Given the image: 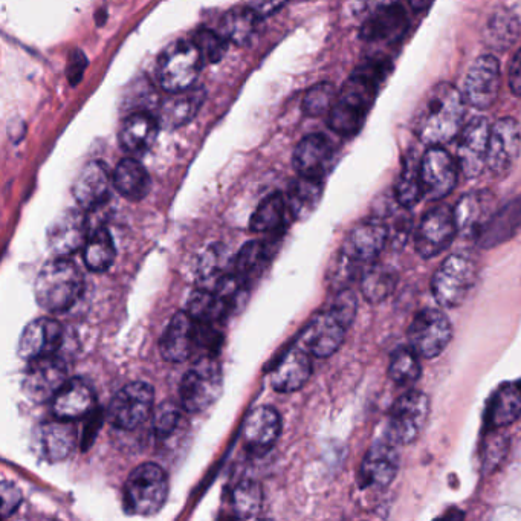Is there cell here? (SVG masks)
<instances>
[{
  "instance_id": "obj_5",
  "label": "cell",
  "mask_w": 521,
  "mask_h": 521,
  "mask_svg": "<svg viewBox=\"0 0 521 521\" xmlns=\"http://www.w3.org/2000/svg\"><path fill=\"white\" fill-rule=\"evenodd\" d=\"M205 60L193 40H178L158 60V81L169 94L193 88Z\"/></svg>"
},
{
  "instance_id": "obj_44",
  "label": "cell",
  "mask_w": 521,
  "mask_h": 521,
  "mask_svg": "<svg viewBox=\"0 0 521 521\" xmlns=\"http://www.w3.org/2000/svg\"><path fill=\"white\" fill-rule=\"evenodd\" d=\"M288 213L286 198L280 193L268 196L260 202L257 210L251 217L250 227L256 233H269L277 230L283 224L285 214Z\"/></svg>"
},
{
  "instance_id": "obj_40",
  "label": "cell",
  "mask_w": 521,
  "mask_h": 521,
  "mask_svg": "<svg viewBox=\"0 0 521 521\" xmlns=\"http://www.w3.org/2000/svg\"><path fill=\"white\" fill-rule=\"evenodd\" d=\"M520 31V20L514 13L508 10H497L486 23L483 37L489 48L505 51L517 42Z\"/></svg>"
},
{
  "instance_id": "obj_1",
  "label": "cell",
  "mask_w": 521,
  "mask_h": 521,
  "mask_svg": "<svg viewBox=\"0 0 521 521\" xmlns=\"http://www.w3.org/2000/svg\"><path fill=\"white\" fill-rule=\"evenodd\" d=\"M390 71L392 66L386 59L361 63L338 92L337 101L329 112V127L341 136L360 132Z\"/></svg>"
},
{
  "instance_id": "obj_49",
  "label": "cell",
  "mask_w": 521,
  "mask_h": 521,
  "mask_svg": "<svg viewBox=\"0 0 521 521\" xmlns=\"http://www.w3.org/2000/svg\"><path fill=\"white\" fill-rule=\"evenodd\" d=\"M184 408V407H182ZM175 402L166 401L159 405L153 418V430L158 439H169L184 424V413Z\"/></svg>"
},
{
  "instance_id": "obj_12",
  "label": "cell",
  "mask_w": 521,
  "mask_h": 521,
  "mask_svg": "<svg viewBox=\"0 0 521 521\" xmlns=\"http://www.w3.org/2000/svg\"><path fill=\"white\" fill-rule=\"evenodd\" d=\"M453 337L447 315L436 309H424L416 314L408 329L411 349L421 358H436L444 352Z\"/></svg>"
},
{
  "instance_id": "obj_7",
  "label": "cell",
  "mask_w": 521,
  "mask_h": 521,
  "mask_svg": "<svg viewBox=\"0 0 521 521\" xmlns=\"http://www.w3.org/2000/svg\"><path fill=\"white\" fill-rule=\"evenodd\" d=\"M476 280V265L470 259L450 256L434 272L431 289L439 305L444 308H457L470 295Z\"/></svg>"
},
{
  "instance_id": "obj_52",
  "label": "cell",
  "mask_w": 521,
  "mask_h": 521,
  "mask_svg": "<svg viewBox=\"0 0 521 521\" xmlns=\"http://www.w3.org/2000/svg\"><path fill=\"white\" fill-rule=\"evenodd\" d=\"M2 494V517L8 518L22 503V492L14 483L4 482L0 486Z\"/></svg>"
},
{
  "instance_id": "obj_19",
  "label": "cell",
  "mask_w": 521,
  "mask_h": 521,
  "mask_svg": "<svg viewBox=\"0 0 521 521\" xmlns=\"http://www.w3.org/2000/svg\"><path fill=\"white\" fill-rule=\"evenodd\" d=\"M489 127L485 118L471 120L463 127L459 141V167L466 178H476L486 167L488 158Z\"/></svg>"
},
{
  "instance_id": "obj_16",
  "label": "cell",
  "mask_w": 521,
  "mask_h": 521,
  "mask_svg": "<svg viewBox=\"0 0 521 521\" xmlns=\"http://www.w3.org/2000/svg\"><path fill=\"white\" fill-rule=\"evenodd\" d=\"M502 74L496 57L480 56L466 75L463 97L479 111L489 109L499 97Z\"/></svg>"
},
{
  "instance_id": "obj_10",
  "label": "cell",
  "mask_w": 521,
  "mask_h": 521,
  "mask_svg": "<svg viewBox=\"0 0 521 521\" xmlns=\"http://www.w3.org/2000/svg\"><path fill=\"white\" fill-rule=\"evenodd\" d=\"M153 402L155 392L150 384L143 381L130 382L118 390L109 405L107 415L114 427L132 431L147 421L153 410Z\"/></svg>"
},
{
  "instance_id": "obj_53",
  "label": "cell",
  "mask_w": 521,
  "mask_h": 521,
  "mask_svg": "<svg viewBox=\"0 0 521 521\" xmlns=\"http://www.w3.org/2000/svg\"><path fill=\"white\" fill-rule=\"evenodd\" d=\"M288 4L289 0H250L248 7L263 20L266 17L274 16L277 11L282 10Z\"/></svg>"
},
{
  "instance_id": "obj_28",
  "label": "cell",
  "mask_w": 521,
  "mask_h": 521,
  "mask_svg": "<svg viewBox=\"0 0 521 521\" xmlns=\"http://www.w3.org/2000/svg\"><path fill=\"white\" fill-rule=\"evenodd\" d=\"M311 353L295 344L272 369L271 386L280 393L300 390L312 375Z\"/></svg>"
},
{
  "instance_id": "obj_25",
  "label": "cell",
  "mask_w": 521,
  "mask_h": 521,
  "mask_svg": "<svg viewBox=\"0 0 521 521\" xmlns=\"http://www.w3.org/2000/svg\"><path fill=\"white\" fill-rule=\"evenodd\" d=\"M52 415L62 421L75 422L88 418L97 407L94 389L85 379H69L52 399Z\"/></svg>"
},
{
  "instance_id": "obj_18",
  "label": "cell",
  "mask_w": 521,
  "mask_h": 521,
  "mask_svg": "<svg viewBox=\"0 0 521 521\" xmlns=\"http://www.w3.org/2000/svg\"><path fill=\"white\" fill-rule=\"evenodd\" d=\"M387 237H389V231L382 222L376 221V219L361 222L350 231L341 248V253L349 257L360 268H369L384 250Z\"/></svg>"
},
{
  "instance_id": "obj_15",
  "label": "cell",
  "mask_w": 521,
  "mask_h": 521,
  "mask_svg": "<svg viewBox=\"0 0 521 521\" xmlns=\"http://www.w3.org/2000/svg\"><path fill=\"white\" fill-rule=\"evenodd\" d=\"M457 162L442 147H430L422 156L421 178L425 198L431 201L447 198L457 184Z\"/></svg>"
},
{
  "instance_id": "obj_23",
  "label": "cell",
  "mask_w": 521,
  "mask_h": 521,
  "mask_svg": "<svg viewBox=\"0 0 521 521\" xmlns=\"http://www.w3.org/2000/svg\"><path fill=\"white\" fill-rule=\"evenodd\" d=\"M74 422H43L34 430L33 447L37 456L46 462H62L74 450L77 442V431Z\"/></svg>"
},
{
  "instance_id": "obj_3",
  "label": "cell",
  "mask_w": 521,
  "mask_h": 521,
  "mask_svg": "<svg viewBox=\"0 0 521 521\" xmlns=\"http://www.w3.org/2000/svg\"><path fill=\"white\" fill-rule=\"evenodd\" d=\"M36 300L46 312H65L77 303L85 289L80 268L66 257H56L40 269L36 279Z\"/></svg>"
},
{
  "instance_id": "obj_51",
  "label": "cell",
  "mask_w": 521,
  "mask_h": 521,
  "mask_svg": "<svg viewBox=\"0 0 521 521\" xmlns=\"http://www.w3.org/2000/svg\"><path fill=\"white\" fill-rule=\"evenodd\" d=\"M485 444V454H483V468L485 471L497 470V466L505 459L508 451V441L503 434H491Z\"/></svg>"
},
{
  "instance_id": "obj_35",
  "label": "cell",
  "mask_w": 521,
  "mask_h": 521,
  "mask_svg": "<svg viewBox=\"0 0 521 521\" xmlns=\"http://www.w3.org/2000/svg\"><path fill=\"white\" fill-rule=\"evenodd\" d=\"M112 184L129 201H141L150 191V176L140 161L126 158L118 162L112 175Z\"/></svg>"
},
{
  "instance_id": "obj_31",
  "label": "cell",
  "mask_w": 521,
  "mask_h": 521,
  "mask_svg": "<svg viewBox=\"0 0 521 521\" xmlns=\"http://www.w3.org/2000/svg\"><path fill=\"white\" fill-rule=\"evenodd\" d=\"M207 98L202 88H190L170 95L159 109V124L167 129L185 126L201 111Z\"/></svg>"
},
{
  "instance_id": "obj_14",
  "label": "cell",
  "mask_w": 521,
  "mask_h": 521,
  "mask_svg": "<svg viewBox=\"0 0 521 521\" xmlns=\"http://www.w3.org/2000/svg\"><path fill=\"white\" fill-rule=\"evenodd\" d=\"M457 225L453 210L437 207L428 211L416 231L415 246L419 256L424 259L444 253L456 237Z\"/></svg>"
},
{
  "instance_id": "obj_33",
  "label": "cell",
  "mask_w": 521,
  "mask_h": 521,
  "mask_svg": "<svg viewBox=\"0 0 521 521\" xmlns=\"http://www.w3.org/2000/svg\"><path fill=\"white\" fill-rule=\"evenodd\" d=\"M521 231V196L509 202L499 213L492 214L479 234L482 248L502 245Z\"/></svg>"
},
{
  "instance_id": "obj_54",
  "label": "cell",
  "mask_w": 521,
  "mask_h": 521,
  "mask_svg": "<svg viewBox=\"0 0 521 521\" xmlns=\"http://www.w3.org/2000/svg\"><path fill=\"white\" fill-rule=\"evenodd\" d=\"M86 65H88V60L80 51L72 52L68 65V77L71 85H77L81 75L85 72Z\"/></svg>"
},
{
  "instance_id": "obj_9",
  "label": "cell",
  "mask_w": 521,
  "mask_h": 521,
  "mask_svg": "<svg viewBox=\"0 0 521 521\" xmlns=\"http://www.w3.org/2000/svg\"><path fill=\"white\" fill-rule=\"evenodd\" d=\"M350 323L344 320L334 308L318 312L301 332L297 344L317 358L334 355L346 337Z\"/></svg>"
},
{
  "instance_id": "obj_34",
  "label": "cell",
  "mask_w": 521,
  "mask_h": 521,
  "mask_svg": "<svg viewBox=\"0 0 521 521\" xmlns=\"http://www.w3.org/2000/svg\"><path fill=\"white\" fill-rule=\"evenodd\" d=\"M321 196H323V179L298 176L289 185L288 196H286L289 216L297 221H303L317 210Z\"/></svg>"
},
{
  "instance_id": "obj_29",
  "label": "cell",
  "mask_w": 521,
  "mask_h": 521,
  "mask_svg": "<svg viewBox=\"0 0 521 521\" xmlns=\"http://www.w3.org/2000/svg\"><path fill=\"white\" fill-rule=\"evenodd\" d=\"M492 207L494 196L489 191H474L463 196L453 210L457 233L463 236H479L492 217Z\"/></svg>"
},
{
  "instance_id": "obj_6",
  "label": "cell",
  "mask_w": 521,
  "mask_h": 521,
  "mask_svg": "<svg viewBox=\"0 0 521 521\" xmlns=\"http://www.w3.org/2000/svg\"><path fill=\"white\" fill-rule=\"evenodd\" d=\"M222 393V370L216 358L204 355L185 373L179 387L184 410L201 413L210 408Z\"/></svg>"
},
{
  "instance_id": "obj_20",
  "label": "cell",
  "mask_w": 521,
  "mask_h": 521,
  "mask_svg": "<svg viewBox=\"0 0 521 521\" xmlns=\"http://www.w3.org/2000/svg\"><path fill=\"white\" fill-rule=\"evenodd\" d=\"M399 470V453L395 442H376L370 447L360 468L363 488L384 489L395 480Z\"/></svg>"
},
{
  "instance_id": "obj_22",
  "label": "cell",
  "mask_w": 521,
  "mask_h": 521,
  "mask_svg": "<svg viewBox=\"0 0 521 521\" xmlns=\"http://www.w3.org/2000/svg\"><path fill=\"white\" fill-rule=\"evenodd\" d=\"M88 217L80 210H68L57 217L48 231V246L57 257H68L85 248L89 237Z\"/></svg>"
},
{
  "instance_id": "obj_47",
  "label": "cell",
  "mask_w": 521,
  "mask_h": 521,
  "mask_svg": "<svg viewBox=\"0 0 521 521\" xmlns=\"http://www.w3.org/2000/svg\"><path fill=\"white\" fill-rule=\"evenodd\" d=\"M421 356L411 349H399L393 353L389 375L398 386L410 387L421 378Z\"/></svg>"
},
{
  "instance_id": "obj_24",
  "label": "cell",
  "mask_w": 521,
  "mask_h": 521,
  "mask_svg": "<svg viewBox=\"0 0 521 521\" xmlns=\"http://www.w3.org/2000/svg\"><path fill=\"white\" fill-rule=\"evenodd\" d=\"M62 338L63 329L59 321L49 317L37 318L20 335L19 355L26 361L56 355Z\"/></svg>"
},
{
  "instance_id": "obj_38",
  "label": "cell",
  "mask_w": 521,
  "mask_h": 521,
  "mask_svg": "<svg viewBox=\"0 0 521 521\" xmlns=\"http://www.w3.org/2000/svg\"><path fill=\"white\" fill-rule=\"evenodd\" d=\"M231 272H233V259H228L224 246H210L199 259V288L216 291L231 276Z\"/></svg>"
},
{
  "instance_id": "obj_21",
  "label": "cell",
  "mask_w": 521,
  "mask_h": 521,
  "mask_svg": "<svg viewBox=\"0 0 521 521\" xmlns=\"http://www.w3.org/2000/svg\"><path fill=\"white\" fill-rule=\"evenodd\" d=\"M282 433V419L279 411L269 405L254 408L243 422V445L254 454L271 450Z\"/></svg>"
},
{
  "instance_id": "obj_48",
  "label": "cell",
  "mask_w": 521,
  "mask_h": 521,
  "mask_svg": "<svg viewBox=\"0 0 521 521\" xmlns=\"http://www.w3.org/2000/svg\"><path fill=\"white\" fill-rule=\"evenodd\" d=\"M337 98L338 92L332 83H318L306 92L301 107L309 117H321L332 111Z\"/></svg>"
},
{
  "instance_id": "obj_26",
  "label": "cell",
  "mask_w": 521,
  "mask_h": 521,
  "mask_svg": "<svg viewBox=\"0 0 521 521\" xmlns=\"http://www.w3.org/2000/svg\"><path fill=\"white\" fill-rule=\"evenodd\" d=\"M335 149L323 135H309L295 147L292 162L298 175L323 179L334 164Z\"/></svg>"
},
{
  "instance_id": "obj_27",
  "label": "cell",
  "mask_w": 521,
  "mask_h": 521,
  "mask_svg": "<svg viewBox=\"0 0 521 521\" xmlns=\"http://www.w3.org/2000/svg\"><path fill=\"white\" fill-rule=\"evenodd\" d=\"M72 193L83 210L94 211L103 207L111 196V175L103 162L92 161L83 167L75 179Z\"/></svg>"
},
{
  "instance_id": "obj_43",
  "label": "cell",
  "mask_w": 521,
  "mask_h": 521,
  "mask_svg": "<svg viewBox=\"0 0 521 521\" xmlns=\"http://www.w3.org/2000/svg\"><path fill=\"white\" fill-rule=\"evenodd\" d=\"M268 257V245L253 240V242L242 246V250L236 254V257H233V272L239 277L240 282L250 286V283L265 268Z\"/></svg>"
},
{
  "instance_id": "obj_36",
  "label": "cell",
  "mask_w": 521,
  "mask_h": 521,
  "mask_svg": "<svg viewBox=\"0 0 521 521\" xmlns=\"http://www.w3.org/2000/svg\"><path fill=\"white\" fill-rule=\"evenodd\" d=\"M260 19L250 7L234 8L219 23V33L236 46H248L256 39Z\"/></svg>"
},
{
  "instance_id": "obj_8",
  "label": "cell",
  "mask_w": 521,
  "mask_h": 521,
  "mask_svg": "<svg viewBox=\"0 0 521 521\" xmlns=\"http://www.w3.org/2000/svg\"><path fill=\"white\" fill-rule=\"evenodd\" d=\"M430 416V399L425 393L411 392L402 395L393 404L389 416V437L396 445L415 442L427 424Z\"/></svg>"
},
{
  "instance_id": "obj_13",
  "label": "cell",
  "mask_w": 521,
  "mask_h": 521,
  "mask_svg": "<svg viewBox=\"0 0 521 521\" xmlns=\"http://www.w3.org/2000/svg\"><path fill=\"white\" fill-rule=\"evenodd\" d=\"M521 152V130L514 118H500L489 133L486 167L496 176H506Z\"/></svg>"
},
{
  "instance_id": "obj_4",
  "label": "cell",
  "mask_w": 521,
  "mask_h": 521,
  "mask_svg": "<svg viewBox=\"0 0 521 521\" xmlns=\"http://www.w3.org/2000/svg\"><path fill=\"white\" fill-rule=\"evenodd\" d=\"M169 497V477L156 463H143L127 477L124 505L130 514H156Z\"/></svg>"
},
{
  "instance_id": "obj_41",
  "label": "cell",
  "mask_w": 521,
  "mask_h": 521,
  "mask_svg": "<svg viewBox=\"0 0 521 521\" xmlns=\"http://www.w3.org/2000/svg\"><path fill=\"white\" fill-rule=\"evenodd\" d=\"M117 250H115L114 240L111 233L106 228H95L89 234L88 242L83 248V260L86 268L92 272H104L111 268L115 262Z\"/></svg>"
},
{
  "instance_id": "obj_30",
  "label": "cell",
  "mask_w": 521,
  "mask_h": 521,
  "mask_svg": "<svg viewBox=\"0 0 521 521\" xmlns=\"http://www.w3.org/2000/svg\"><path fill=\"white\" fill-rule=\"evenodd\" d=\"M408 17L398 4L379 8L361 26V39L367 42H392L407 31Z\"/></svg>"
},
{
  "instance_id": "obj_11",
  "label": "cell",
  "mask_w": 521,
  "mask_h": 521,
  "mask_svg": "<svg viewBox=\"0 0 521 521\" xmlns=\"http://www.w3.org/2000/svg\"><path fill=\"white\" fill-rule=\"evenodd\" d=\"M68 367L56 355L31 360L23 375L22 390L34 404H45L56 398L68 382Z\"/></svg>"
},
{
  "instance_id": "obj_55",
  "label": "cell",
  "mask_w": 521,
  "mask_h": 521,
  "mask_svg": "<svg viewBox=\"0 0 521 521\" xmlns=\"http://www.w3.org/2000/svg\"><path fill=\"white\" fill-rule=\"evenodd\" d=\"M509 86L512 94L521 98V49L517 51L509 66Z\"/></svg>"
},
{
  "instance_id": "obj_45",
  "label": "cell",
  "mask_w": 521,
  "mask_h": 521,
  "mask_svg": "<svg viewBox=\"0 0 521 521\" xmlns=\"http://www.w3.org/2000/svg\"><path fill=\"white\" fill-rule=\"evenodd\" d=\"M396 276L386 266L370 265L361 277V291L370 303H379L392 294Z\"/></svg>"
},
{
  "instance_id": "obj_32",
  "label": "cell",
  "mask_w": 521,
  "mask_h": 521,
  "mask_svg": "<svg viewBox=\"0 0 521 521\" xmlns=\"http://www.w3.org/2000/svg\"><path fill=\"white\" fill-rule=\"evenodd\" d=\"M159 126H161L159 120L149 112H133L121 126V146L133 155L147 152L155 144Z\"/></svg>"
},
{
  "instance_id": "obj_50",
  "label": "cell",
  "mask_w": 521,
  "mask_h": 521,
  "mask_svg": "<svg viewBox=\"0 0 521 521\" xmlns=\"http://www.w3.org/2000/svg\"><path fill=\"white\" fill-rule=\"evenodd\" d=\"M191 40L198 46L205 63L214 65V63L221 62L227 54L228 40L219 31L202 28Z\"/></svg>"
},
{
  "instance_id": "obj_42",
  "label": "cell",
  "mask_w": 521,
  "mask_h": 521,
  "mask_svg": "<svg viewBox=\"0 0 521 521\" xmlns=\"http://www.w3.org/2000/svg\"><path fill=\"white\" fill-rule=\"evenodd\" d=\"M521 416L520 387L503 386L491 401L488 410V421L492 427L503 428L514 424Z\"/></svg>"
},
{
  "instance_id": "obj_2",
  "label": "cell",
  "mask_w": 521,
  "mask_h": 521,
  "mask_svg": "<svg viewBox=\"0 0 521 521\" xmlns=\"http://www.w3.org/2000/svg\"><path fill=\"white\" fill-rule=\"evenodd\" d=\"M465 97L450 83L433 86L416 111L415 132L427 146L450 143L462 129Z\"/></svg>"
},
{
  "instance_id": "obj_17",
  "label": "cell",
  "mask_w": 521,
  "mask_h": 521,
  "mask_svg": "<svg viewBox=\"0 0 521 521\" xmlns=\"http://www.w3.org/2000/svg\"><path fill=\"white\" fill-rule=\"evenodd\" d=\"M199 347V324L187 311L178 312L159 341V350L169 363H184Z\"/></svg>"
},
{
  "instance_id": "obj_37",
  "label": "cell",
  "mask_w": 521,
  "mask_h": 521,
  "mask_svg": "<svg viewBox=\"0 0 521 521\" xmlns=\"http://www.w3.org/2000/svg\"><path fill=\"white\" fill-rule=\"evenodd\" d=\"M233 306L211 289L198 288L188 298L187 312L201 324L219 326Z\"/></svg>"
},
{
  "instance_id": "obj_39",
  "label": "cell",
  "mask_w": 521,
  "mask_h": 521,
  "mask_svg": "<svg viewBox=\"0 0 521 521\" xmlns=\"http://www.w3.org/2000/svg\"><path fill=\"white\" fill-rule=\"evenodd\" d=\"M421 161L415 152L408 153L402 164L401 173L396 181V199L404 208H413L424 198V188H422Z\"/></svg>"
},
{
  "instance_id": "obj_46",
  "label": "cell",
  "mask_w": 521,
  "mask_h": 521,
  "mask_svg": "<svg viewBox=\"0 0 521 521\" xmlns=\"http://www.w3.org/2000/svg\"><path fill=\"white\" fill-rule=\"evenodd\" d=\"M231 505L237 518L257 517L263 505L262 486L254 480H242L234 488Z\"/></svg>"
},
{
  "instance_id": "obj_56",
  "label": "cell",
  "mask_w": 521,
  "mask_h": 521,
  "mask_svg": "<svg viewBox=\"0 0 521 521\" xmlns=\"http://www.w3.org/2000/svg\"><path fill=\"white\" fill-rule=\"evenodd\" d=\"M410 7L416 11V13H424L428 8L433 5L434 0H408Z\"/></svg>"
}]
</instances>
